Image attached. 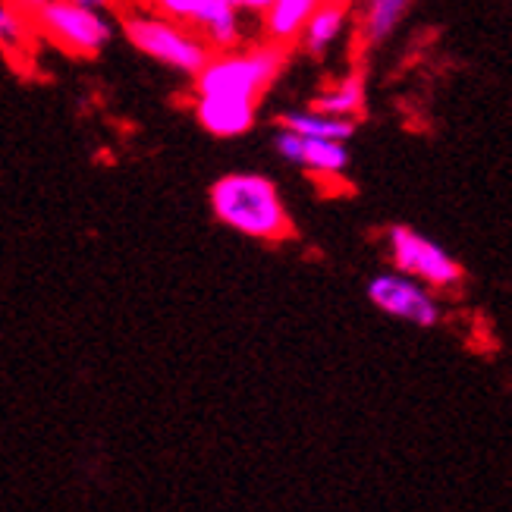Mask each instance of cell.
<instances>
[{"label": "cell", "instance_id": "6da1fadb", "mask_svg": "<svg viewBox=\"0 0 512 512\" xmlns=\"http://www.w3.org/2000/svg\"><path fill=\"white\" fill-rule=\"evenodd\" d=\"M211 211L233 233L258 242H283L293 236V217L277 183L264 173L239 170L211 186Z\"/></svg>", "mask_w": 512, "mask_h": 512}, {"label": "cell", "instance_id": "7a4b0ae2", "mask_svg": "<svg viewBox=\"0 0 512 512\" xmlns=\"http://www.w3.org/2000/svg\"><path fill=\"white\" fill-rule=\"evenodd\" d=\"M286 63V48L258 44L252 51L214 54L208 66L195 76V98H242L258 101V95L277 79Z\"/></svg>", "mask_w": 512, "mask_h": 512}, {"label": "cell", "instance_id": "3957f363", "mask_svg": "<svg viewBox=\"0 0 512 512\" xmlns=\"http://www.w3.org/2000/svg\"><path fill=\"white\" fill-rule=\"evenodd\" d=\"M123 32L132 41V48H139L142 54L161 60L180 73L198 76L214 57L208 41L198 35L195 29H186L180 22H170L158 13H126L123 16Z\"/></svg>", "mask_w": 512, "mask_h": 512}, {"label": "cell", "instance_id": "277c9868", "mask_svg": "<svg viewBox=\"0 0 512 512\" xmlns=\"http://www.w3.org/2000/svg\"><path fill=\"white\" fill-rule=\"evenodd\" d=\"M384 249L390 258V267L399 274H406L418 283H425L428 289H437V293H447V289H456L465 280V267L462 261L434 242L431 236H425L421 230L409 227V224H393L384 233Z\"/></svg>", "mask_w": 512, "mask_h": 512}, {"label": "cell", "instance_id": "5b68a950", "mask_svg": "<svg viewBox=\"0 0 512 512\" xmlns=\"http://www.w3.org/2000/svg\"><path fill=\"white\" fill-rule=\"evenodd\" d=\"M365 293L368 302L393 321H403L412 327H437L443 318V305L434 296V289L393 271V267L374 274L365 286Z\"/></svg>", "mask_w": 512, "mask_h": 512}, {"label": "cell", "instance_id": "8992f818", "mask_svg": "<svg viewBox=\"0 0 512 512\" xmlns=\"http://www.w3.org/2000/svg\"><path fill=\"white\" fill-rule=\"evenodd\" d=\"M38 29L63 51L92 57L110 41V22L98 10L76 7L70 0H51L48 7L35 13Z\"/></svg>", "mask_w": 512, "mask_h": 512}, {"label": "cell", "instance_id": "52a82bcc", "mask_svg": "<svg viewBox=\"0 0 512 512\" xmlns=\"http://www.w3.org/2000/svg\"><path fill=\"white\" fill-rule=\"evenodd\" d=\"M274 148L277 154L299 170H305L315 180H330L337 183L340 176L349 170V148L346 142H324V139H305L289 129L274 132Z\"/></svg>", "mask_w": 512, "mask_h": 512}, {"label": "cell", "instance_id": "ba28073f", "mask_svg": "<svg viewBox=\"0 0 512 512\" xmlns=\"http://www.w3.org/2000/svg\"><path fill=\"white\" fill-rule=\"evenodd\" d=\"M195 120L217 139L246 136L255 126V101L242 98H195Z\"/></svg>", "mask_w": 512, "mask_h": 512}, {"label": "cell", "instance_id": "9c48e42d", "mask_svg": "<svg viewBox=\"0 0 512 512\" xmlns=\"http://www.w3.org/2000/svg\"><path fill=\"white\" fill-rule=\"evenodd\" d=\"M321 0H274V7L264 13V35L271 44H293L302 38L308 19L315 16Z\"/></svg>", "mask_w": 512, "mask_h": 512}, {"label": "cell", "instance_id": "30bf717a", "mask_svg": "<svg viewBox=\"0 0 512 512\" xmlns=\"http://www.w3.org/2000/svg\"><path fill=\"white\" fill-rule=\"evenodd\" d=\"M311 107L321 110L327 117H337V120H352L365 110V76L362 73H346L343 79L330 82L327 88L315 95Z\"/></svg>", "mask_w": 512, "mask_h": 512}, {"label": "cell", "instance_id": "8fae6325", "mask_svg": "<svg viewBox=\"0 0 512 512\" xmlns=\"http://www.w3.org/2000/svg\"><path fill=\"white\" fill-rule=\"evenodd\" d=\"M280 129H289V132H296V136H305V139L349 142L352 132H355V123L327 117L315 107H299V110H286V114L280 117Z\"/></svg>", "mask_w": 512, "mask_h": 512}, {"label": "cell", "instance_id": "7c38bea8", "mask_svg": "<svg viewBox=\"0 0 512 512\" xmlns=\"http://www.w3.org/2000/svg\"><path fill=\"white\" fill-rule=\"evenodd\" d=\"M349 13H346V0H321L315 16L308 19V26L302 32V44L308 54H324L333 41H337L346 29Z\"/></svg>", "mask_w": 512, "mask_h": 512}, {"label": "cell", "instance_id": "4fadbf2b", "mask_svg": "<svg viewBox=\"0 0 512 512\" xmlns=\"http://www.w3.org/2000/svg\"><path fill=\"white\" fill-rule=\"evenodd\" d=\"M224 4L227 0H151V7L158 16L180 22L186 29H195L198 35H202V29L220 13Z\"/></svg>", "mask_w": 512, "mask_h": 512}, {"label": "cell", "instance_id": "5bb4252c", "mask_svg": "<svg viewBox=\"0 0 512 512\" xmlns=\"http://www.w3.org/2000/svg\"><path fill=\"white\" fill-rule=\"evenodd\" d=\"M409 4L412 0H368L362 13V38L368 44L384 41L399 26V19L406 16Z\"/></svg>", "mask_w": 512, "mask_h": 512}, {"label": "cell", "instance_id": "9a60e30c", "mask_svg": "<svg viewBox=\"0 0 512 512\" xmlns=\"http://www.w3.org/2000/svg\"><path fill=\"white\" fill-rule=\"evenodd\" d=\"M22 35H26V26H22V16L13 7H0V44H19Z\"/></svg>", "mask_w": 512, "mask_h": 512}, {"label": "cell", "instance_id": "2e32d148", "mask_svg": "<svg viewBox=\"0 0 512 512\" xmlns=\"http://www.w3.org/2000/svg\"><path fill=\"white\" fill-rule=\"evenodd\" d=\"M227 4H233L239 13L246 10V13H261V16H264L267 10L274 7V0H227Z\"/></svg>", "mask_w": 512, "mask_h": 512}, {"label": "cell", "instance_id": "e0dca14e", "mask_svg": "<svg viewBox=\"0 0 512 512\" xmlns=\"http://www.w3.org/2000/svg\"><path fill=\"white\" fill-rule=\"evenodd\" d=\"M10 4L13 7H19V10H26V13H38V10H44V7H48L51 4V0H10Z\"/></svg>", "mask_w": 512, "mask_h": 512}, {"label": "cell", "instance_id": "ac0fdd59", "mask_svg": "<svg viewBox=\"0 0 512 512\" xmlns=\"http://www.w3.org/2000/svg\"><path fill=\"white\" fill-rule=\"evenodd\" d=\"M70 4H76V7H85V10H104V7H110L114 0H70Z\"/></svg>", "mask_w": 512, "mask_h": 512}]
</instances>
